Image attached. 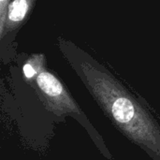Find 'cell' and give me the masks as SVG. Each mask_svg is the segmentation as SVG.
<instances>
[{"mask_svg": "<svg viewBox=\"0 0 160 160\" xmlns=\"http://www.w3.org/2000/svg\"><path fill=\"white\" fill-rule=\"evenodd\" d=\"M46 68V58L41 53H34L29 56L22 66V74L26 82L32 81L39 72Z\"/></svg>", "mask_w": 160, "mask_h": 160, "instance_id": "3957f363", "label": "cell"}, {"mask_svg": "<svg viewBox=\"0 0 160 160\" xmlns=\"http://www.w3.org/2000/svg\"><path fill=\"white\" fill-rule=\"evenodd\" d=\"M63 54L112 125L152 160H160V124L149 106L84 52L62 41Z\"/></svg>", "mask_w": 160, "mask_h": 160, "instance_id": "6da1fadb", "label": "cell"}, {"mask_svg": "<svg viewBox=\"0 0 160 160\" xmlns=\"http://www.w3.org/2000/svg\"><path fill=\"white\" fill-rule=\"evenodd\" d=\"M10 0H0V38H4V30L8 14V7Z\"/></svg>", "mask_w": 160, "mask_h": 160, "instance_id": "277c9868", "label": "cell"}, {"mask_svg": "<svg viewBox=\"0 0 160 160\" xmlns=\"http://www.w3.org/2000/svg\"><path fill=\"white\" fill-rule=\"evenodd\" d=\"M36 0H11L8 7V14L4 30L5 34L11 32L24 23Z\"/></svg>", "mask_w": 160, "mask_h": 160, "instance_id": "7a4b0ae2", "label": "cell"}]
</instances>
